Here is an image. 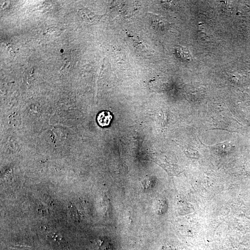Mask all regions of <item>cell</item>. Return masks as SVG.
<instances>
[{
  "mask_svg": "<svg viewBox=\"0 0 250 250\" xmlns=\"http://www.w3.org/2000/svg\"><path fill=\"white\" fill-rule=\"evenodd\" d=\"M113 119V115L111 112L108 111H103L98 114L97 121L99 126L102 127L109 126Z\"/></svg>",
  "mask_w": 250,
  "mask_h": 250,
  "instance_id": "obj_1",
  "label": "cell"
},
{
  "mask_svg": "<svg viewBox=\"0 0 250 250\" xmlns=\"http://www.w3.org/2000/svg\"><path fill=\"white\" fill-rule=\"evenodd\" d=\"M176 57L182 61H189L191 55L188 49L181 46H176L175 48Z\"/></svg>",
  "mask_w": 250,
  "mask_h": 250,
  "instance_id": "obj_2",
  "label": "cell"
},
{
  "mask_svg": "<svg viewBox=\"0 0 250 250\" xmlns=\"http://www.w3.org/2000/svg\"><path fill=\"white\" fill-rule=\"evenodd\" d=\"M187 154H188V157H190V155L191 157L192 158H198L199 157V153L198 152L196 151V150H193L191 149L190 150H188Z\"/></svg>",
  "mask_w": 250,
  "mask_h": 250,
  "instance_id": "obj_3",
  "label": "cell"
}]
</instances>
